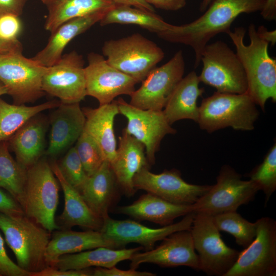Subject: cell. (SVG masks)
Instances as JSON below:
<instances>
[{
	"label": "cell",
	"mask_w": 276,
	"mask_h": 276,
	"mask_svg": "<svg viewBox=\"0 0 276 276\" xmlns=\"http://www.w3.org/2000/svg\"><path fill=\"white\" fill-rule=\"evenodd\" d=\"M266 0H214L204 13L188 24H171L170 28L157 33L161 39L190 47L195 54V68L200 63L201 53L209 42L220 33L231 31L238 16L261 11Z\"/></svg>",
	"instance_id": "obj_1"
},
{
	"label": "cell",
	"mask_w": 276,
	"mask_h": 276,
	"mask_svg": "<svg viewBox=\"0 0 276 276\" xmlns=\"http://www.w3.org/2000/svg\"><path fill=\"white\" fill-rule=\"evenodd\" d=\"M245 33V29L239 27L227 35L246 75V93L264 110L268 99L276 101V60L269 55V43L258 35L254 24L248 28V44L244 41Z\"/></svg>",
	"instance_id": "obj_2"
},
{
	"label": "cell",
	"mask_w": 276,
	"mask_h": 276,
	"mask_svg": "<svg viewBox=\"0 0 276 276\" xmlns=\"http://www.w3.org/2000/svg\"><path fill=\"white\" fill-rule=\"evenodd\" d=\"M0 229L15 256L17 264L29 276L48 267L45 254L51 232L25 214L13 216L2 213Z\"/></svg>",
	"instance_id": "obj_3"
},
{
	"label": "cell",
	"mask_w": 276,
	"mask_h": 276,
	"mask_svg": "<svg viewBox=\"0 0 276 276\" xmlns=\"http://www.w3.org/2000/svg\"><path fill=\"white\" fill-rule=\"evenodd\" d=\"M256 105L246 93L216 91L202 100L197 123L210 133L228 127L237 130H252L259 116Z\"/></svg>",
	"instance_id": "obj_4"
},
{
	"label": "cell",
	"mask_w": 276,
	"mask_h": 276,
	"mask_svg": "<svg viewBox=\"0 0 276 276\" xmlns=\"http://www.w3.org/2000/svg\"><path fill=\"white\" fill-rule=\"evenodd\" d=\"M59 188L47 159L40 158L27 169L22 210L25 215L51 233L60 229L55 219Z\"/></svg>",
	"instance_id": "obj_5"
},
{
	"label": "cell",
	"mask_w": 276,
	"mask_h": 276,
	"mask_svg": "<svg viewBox=\"0 0 276 276\" xmlns=\"http://www.w3.org/2000/svg\"><path fill=\"white\" fill-rule=\"evenodd\" d=\"M102 51L113 67L142 82L165 56L155 42L140 33L106 41Z\"/></svg>",
	"instance_id": "obj_6"
},
{
	"label": "cell",
	"mask_w": 276,
	"mask_h": 276,
	"mask_svg": "<svg viewBox=\"0 0 276 276\" xmlns=\"http://www.w3.org/2000/svg\"><path fill=\"white\" fill-rule=\"evenodd\" d=\"M202 68L200 82L216 91L242 94L247 92V82L243 67L236 53L222 41L207 44L200 58Z\"/></svg>",
	"instance_id": "obj_7"
},
{
	"label": "cell",
	"mask_w": 276,
	"mask_h": 276,
	"mask_svg": "<svg viewBox=\"0 0 276 276\" xmlns=\"http://www.w3.org/2000/svg\"><path fill=\"white\" fill-rule=\"evenodd\" d=\"M45 69L32 58L24 56L22 51L0 55V81L14 104L33 103L44 95L42 79Z\"/></svg>",
	"instance_id": "obj_8"
},
{
	"label": "cell",
	"mask_w": 276,
	"mask_h": 276,
	"mask_svg": "<svg viewBox=\"0 0 276 276\" xmlns=\"http://www.w3.org/2000/svg\"><path fill=\"white\" fill-rule=\"evenodd\" d=\"M259 191L251 180L242 179V176L233 168L225 165L217 177L216 183L192 204L193 211L212 216L237 211L240 206L254 200Z\"/></svg>",
	"instance_id": "obj_9"
},
{
	"label": "cell",
	"mask_w": 276,
	"mask_h": 276,
	"mask_svg": "<svg viewBox=\"0 0 276 276\" xmlns=\"http://www.w3.org/2000/svg\"><path fill=\"white\" fill-rule=\"evenodd\" d=\"M190 231L200 270L208 275L224 276L237 261L239 251L224 242L210 215L195 213Z\"/></svg>",
	"instance_id": "obj_10"
},
{
	"label": "cell",
	"mask_w": 276,
	"mask_h": 276,
	"mask_svg": "<svg viewBox=\"0 0 276 276\" xmlns=\"http://www.w3.org/2000/svg\"><path fill=\"white\" fill-rule=\"evenodd\" d=\"M256 236L224 276L276 275V221L268 217L256 222Z\"/></svg>",
	"instance_id": "obj_11"
},
{
	"label": "cell",
	"mask_w": 276,
	"mask_h": 276,
	"mask_svg": "<svg viewBox=\"0 0 276 276\" xmlns=\"http://www.w3.org/2000/svg\"><path fill=\"white\" fill-rule=\"evenodd\" d=\"M185 62L181 50L166 63L154 68L130 95V104L142 109L163 110L183 77Z\"/></svg>",
	"instance_id": "obj_12"
},
{
	"label": "cell",
	"mask_w": 276,
	"mask_h": 276,
	"mask_svg": "<svg viewBox=\"0 0 276 276\" xmlns=\"http://www.w3.org/2000/svg\"><path fill=\"white\" fill-rule=\"evenodd\" d=\"M84 64L82 56L75 51L63 55L57 62L46 67L43 91L58 98L61 103H80L87 96Z\"/></svg>",
	"instance_id": "obj_13"
},
{
	"label": "cell",
	"mask_w": 276,
	"mask_h": 276,
	"mask_svg": "<svg viewBox=\"0 0 276 276\" xmlns=\"http://www.w3.org/2000/svg\"><path fill=\"white\" fill-rule=\"evenodd\" d=\"M119 112L127 119L123 130L133 136L145 148L146 156L151 165L154 164L156 152L167 134L176 131L167 121L163 110L142 109L120 98L116 100Z\"/></svg>",
	"instance_id": "obj_14"
},
{
	"label": "cell",
	"mask_w": 276,
	"mask_h": 276,
	"mask_svg": "<svg viewBox=\"0 0 276 276\" xmlns=\"http://www.w3.org/2000/svg\"><path fill=\"white\" fill-rule=\"evenodd\" d=\"M137 190H143L169 202L178 204H192L210 189L212 186L187 182L180 172L173 169L159 174L153 173L149 168H144L133 178Z\"/></svg>",
	"instance_id": "obj_15"
},
{
	"label": "cell",
	"mask_w": 276,
	"mask_h": 276,
	"mask_svg": "<svg viewBox=\"0 0 276 276\" xmlns=\"http://www.w3.org/2000/svg\"><path fill=\"white\" fill-rule=\"evenodd\" d=\"M87 61L84 68L86 95L96 98L100 105L122 95L130 96L135 89L137 81L110 65L104 56L91 52Z\"/></svg>",
	"instance_id": "obj_16"
},
{
	"label": "cell",
	"mask_w": 276,
	"mask_h": 276,
	"mask_svg": "<svg viewBox=\"0 0 276 276\" xmlns=\"http://www.w3.org/2000/svg\"><path fill=\"white\" fill-rule=\"evenodd\" d=\"M195 215V212L190 213L180 221L158 228H150L131 220H116L108 216L104 219L100 232L112 240L117 249L136 243L147 251L175 232L190 229Z\"/></svg>",
	"instance_id": "obj_17"
},
{
	"label": "cell",
	"mask_w": 276,
	"mask_h": 276,
	"mask_svg": "<svg viewBox=\"0 0 276 276\" xmlns=\"http://www.w3.org/2000/svg\"><path fill=\"white\" fill-rule=\"evenodd\" d=\"M162 240L155 248L135 253L130 259V268L136 269L140 264L148 263L163 267L185 266L200 270L190 229L175 232Z\"/></svg>",
	"instance_id": "obj_18"
},
{
	"label": "cell",
	"mask_w": 276,
	"mask_h": 276,
	"mask_svg": "<svg viewBox=\"0 0 276 276\" xmlns=\"http://www.w3.org/2000/svg\"><path fill=\"white\" fill-rule=\"evenodd\" d=\"M79 103H60L53 112L47 155L58 156L76 142L83 132L85 117Z\"/></svg>",
	"instance_id": "obj_19"
},
{
	"label": "cell",
	"mask_w": 276,
	"mask_h": 276,
	"mask_svg": "<svg viewBox=\"0 0 276 276\" xmlns=\"http://www.w3.org/2000/svg\"><path fill=\"white\" fill-rule=\"evenodd\" d=\"M145 149L142 143L123 130L110 165L119 188L127 197L133 196L136 191L133 185L135 175L144 168H150Z\"/></svg>",
	"instance_id": "obj_20"
},
{
	"label": "cell",
	"mask_w": 276,
	"mask_h": 276,
	"mask_svg": "<svg viewBox=\"0 0 276 276\" xmlns=\"http://www.w3.org/2000/svg\"><path fill=\"white\" fill-rule=\"evenodd\" d=\"M50 164L64 194V210L56 221L60 228L71 229L79 226L87 230L101 231L104 219L91 211L80 193L65 180L58 163L54 160Z\"/></svg>",
	"instance_id": "obj_21"
},
{
	"label": "cell",
	"mask_w": 276,
	"mask_h": 276,
	"mask_svg": "<svg viewBox=\"0 0 276 276\" xmlns=\"http://www.w3.org/2000/svg\"><path fill=\"white\" fill-rule=\"evenodd\" d=\"M116 212L164 226L172 224L176 218L194 211L192 204L171 203L147 192L130 204L117 207Z\"/></svg>",
	"instance_id": "obj_22"
},
{
	"label": "cell",
	"mask_w": 276,
	"mask_h": 276,
	"mask_svg": "<svg viewBox=\"0 0 276 276\" xmlns=\"http://www.w3.org/2000/svg\"><path fill=\"white\" fill-rule=\"evenodd\" d=\"M46 249L45 258L52 267L62 255L77 253L99 247L116 248L113 242L100 231L76 232L63 229L54 232Z\"/></svg>",
	"instance_id": "obj_23"
},
{
	"label": "cell",
	"mask_w": 276,
	"mask_h": 276,
	"mask_svg": "<svg viewBox=\"0 0 276 276\" xmlns=\"http://www.w3.org/2000/svg\"><path fill=\"white\" fill-rule=\"evenodd\" d=\"M108 10L100 11L63 22L51 33L46 45L32 58L44 66L54 64L61 58L64 49L70 41L97 22H99Z\"/></svg>",
	"instance_id": "obj_24"
},
{
	"label": "cell",
	"mask_w": 276,
	"mask_h": 276,
	"mask_svg": "<svg viewBox=\"0 0 276 276\" xmlns=\"http://www.w3.org/2000/svg\"><path fill=\"white\" fill-rule=\"evenodd\" d=\"M119 188L110 164L105 160L88 176L80 193L91 211L104 219L109 216V209L117 200Z\"/></svg>",
	"instance_id": "obj_25"
},
{
	"label": "cell",
	"mask_w": 276,
	"mask_h": 276,
	"mask_svg": "<svg viewBox=\"0 0 276 276\" xmlns=\"http://www.w3.org/2000/svg\"><path fill=\"white\" fill-rule=\"evenodd\" d=\"M82 109L85 117L84 131L99 146L105 160L111 164L117 152L114 121L120 112L116 101L96 108L84 107Z\"/></svg>",
	"instance_id": "obj_26"
},
{
	"label": "cell",
	"mask_w": 276,
	"mask_h": 276,
	"mask_svg": "<svg viewBox=\"0 0 276 276\" xmlns=\"http://www.w3.org/2000/svg\"><path fill=\"white\" fill-rule=\"evenodd\" d=\"M47 123L39 114L28 120L8 140L10 150L17 162L26 169L41 157L45 147Z\"/></svg>",
	"instance_id": "obj_27"
},
{
	"label": "cell",
	"mask_w": 276,
	"mask_h": 276,
	"mask_svg": "<svg viewBox=\"0 0 276 276\" xmlns=\"http://www.w3.org/2000/svg\"><path fill=\"white\" fill-rule=\"evenodd\" d=\"M200 82L196 72L192 71L178 83L163 110L171 125L183 119H190L198 123L197 100L204 92L203 88L199 86Z\"/></svg>",
	"instance_id": "obj_28"
},
{
	"label": "cell",
	"mask_w": 276,
	"mask_h": 276,
	"mask_svg": "<svg viewBox=\"0 0 276 276\" xmlns=\"http://www.w3.org/2000/svg\"><path fill=\"white\" fill-rule=\"evenodd\" d=\"M142 249V246L129 249L99 247L62 255L52 267L61 270L82 269L92 266L111 268L121 261L130 260L135 253Z\"/></svg>",
	"instance_id": "obj_29"
},
{
	"label": "cell",
	"mask_w": 276,
	"mask_h": 276,
	"mask_svg": "<svg viewBox=\"0 0 276 276\" xmlns=\"http://www.w3.org/2000/svg\"><path fill=\"white\" fill-rule=\"evenodd\" d=\"M114 5L105 0H56L48 7L44 28L51 33L67 20L108 10Z\"/></svg>",
	"instance_id": "obj_30"
},
{
	"label": "cell",
	"mask_w": 276,
	"mask_h": 276,
	"mask_svg": "<svg viewBox=\"0 0 276 276\" xmlns=\"http://www.w3.org/2000/svg\"><path fill=\"white\" fill-rule=\"evenodd\" d=\"M101 26L110 24L135 25L156 34L170 28L171 24L152 12L129 5H114L99 21Z\"/></svg>",
	"instance_id": "obj_31"
},
{
	"label": "cell",
	"mask_w": 276,
	"mask_h": 276,
	"mask_svg": "<svg viewBox=\"0 0 276 276\" xmlns=\"http://www.w3.org/2000/svg\"><path fill=\"white\" fill-rule=\"evenodd\" d=\"M61 102L52 100L32 106L10 104L0 98V142L8 140L28 120L44 110L57 108Z\"/></svg>",
	"instance_id": "obj_32"
},
{
	"label": "cell",
	"mask_w": 276,
	"mask_h": 276,
	"mask_svg": "<svg viewBox=\"0 0 276 276\" xmlns=\"http://www.w3.org/2000/svg\"><path fill=\"white\" fill-rule=\"evenodd\" d=\"M27 171L11 155L8 142H0V188L5 190L21 208Z\"/></svg>",
	"instance_id": "obj_33"
},
{
	"label": "cell",
	"mask_w": 276,
	"mask_h": 276,
	"mask_svg": "<svg viewBox=\"0 0 276 276\" xmlns=\"http://www.w3.org/2000/svg\"><path fill=\"white\" fill-rule=\"evenodd\" d=\"M213 217L215 225L219 231L232 235L236 243L244 248L247 247L256 236V224L245 218L237 211L228 212Z\"/></svg>",
	"instance_id": "obj_34"
},
{
	"label": "cell",
	"mask_w": 276,
	"mask_h": 276,
	"mask_svg": "<svg viewBox=\"0 0 276 276\" xmlns=\"http://www.w3.org/2000/svg\"><path fill=\"white\" fill-rule=\"evenodd\" d=\"M247 176L259 190L264 192L266 204L276 189L275 143L267 153L262 163L255 167Z\"/></svg>",
	"instance_id": "obj_35"
},
{
	"label": "cell",
	"mask_w": 276,
	"mask_h": 276,
	"mask_svg": "<svg viewBox=\"0 0 276 276\" xmlns=\"http://www.w3.org/2000/svg\"><path fill=\"white\" fill-rule=\"evenodd\" d=\"M75 147L88 176L95 173L105 161L99 146L84 130Z\"/></svg>",
	"instance_id": "obj_36"
},
{
	"label": "cell",
	"mask_w": 276,
	"mask_h": 276,
	"mask_svg": "<svg viewBox=\"0 0 276 276\" xmlns=\"http://www.w3.org/2000/svg\"><path fill=\"white\" fill-rule=\"evenodd\" d=\"M58 164L65 180L80 192L88 176L84 169L75 147H71Z\"/></svg>",
	"instance_id": "obj_37"
},
{
	"label": "cell",
	"mask_w": 276,
	"mask_h": 276,
	"mask_svg": "<svg viewBox=\"0 0 276 276\" xmlns=\"http://www.w3.org/2000/svg\"><path fill=\"white\" fill-rule=\"evenodd\" d=\"M22 29L21 22L18 16L6 14L0 17V38L3 40L13 42L17 38Z\"/></svg>",
	"instance_id": "obj_38"
},
{
	"label": "cell",
	"mask_w": 276,
	"mask_h": 276,
	"mask_svg": "<svg viewBox=\"0 0 276 276\" xmlns=\"http://www.w3.org/2000/svg\"><path fill=\"white\" fill-rule=\"evenodd\" d=\"M0 273L4 276H29L8 256L4 245V240L0 234Z\"/></svg>",
	"instance_id": "obj_39"
},
{
	"label": "cell",
	"mask_w": 276,
	"mask_h": 276,
	"mask_svg": "<svg viewBox=\"0 0 276 276\" xmlns=\"http://www.w3.org/2000/svg\"><path fill=\"white\" fill-rule=\"evenodd\" d=\"M156 274L147 271H139L130 268L121 270L113 266L111 268L97 267L93 269V276H154Z\"/></svg>",
	"instance_id": "obj_40"
},
{
	"label": "cell",
	"mask_w": 276,
	"mask_h": 276,
	"mask_svg": "<svg viewBox=\"0 0 276 276\" xmlns=\"http://www.w3.org/2000/svg\"><path fill=\"white\" fill-rule=\"evenodd\" d=\"M93 271L89 268L61 270L48 266L40 271L31 273L30 276H90L93 275Z\"/></svg>",
	"instance_id": "obj_41"
},
{
	"label": "cell",
	"mask_w": 276,
	"mask_h": 276,
	"mask_svg": "<svg viewBox=\"0 0 276 276\" xmlns=\"http://www.w3.org/2000/svg\"><path fill=\"white\" fill-rule=\"evenodd\" d=\"M0 213L9 215L25 214L20 204L8 193L0 188Z\"/></svg>",
	"instance_id": "obj_42"
},
{
	"label": "cell",
	"mask_w": 276,
	"mask_h": 276,
	"mask_svg": "<svg viewBox=\"0 0 276 276\" xmlns=\"http://www.w3.org/2000/svg\"><path fill=\"white\" fill-rule=\"evenodd\" d=\"M27 0H0V17L6 14L19 16Z\"/></svg>",
	"instance_id": "obj_43"
},
{
	"label": "cell",
	"mask_w": 276,
	"mask_h": 276,
	"mask_svg": "<svg viewBox=\"0 0 276 276\" xmlns=\"http://www.w3.org/2000/svg\"><path fill=\"white\" fill-rule=\"evenodd\" d=\"M149 5L155 8L166 11H175L183 8L186 0H144Z\"/></svg>",
	"instance_id": "obj_44"
},
{
	"label": "cell",
	"mask_w": 276,
	"mask_h": 276,
	"mask_svg": "<svg viewBox=\"0 0 276 276\" xmlns=\"http://www.w3.org/2000/svg\"><path fill=\"white\" fill-rule=\"evenodd\" d=\"M114 5H129L148 11L155 12L154 7L144 0H105Z\"/></svg>",
	"instance_id": "obj_45"
},
{
	"label": "cell",
	"mask_w": 276,
	"mask_h": 276,
	"mask_svg": "<svg viewBox=\"0 0 276 276\" xmlns=\"http://www.w3.org/2000/svg\"><path fill=\"white\" fill-rule=\"evenodd\" d=\"M260 14L265 20L272 21L276 18V0H266L260 11Z\"/></svg>",
	"instance_id": "obj_46"
},
{
	"label": "cell",
	"mask_w": 276,
	"mask_h": 276,
	"mask_svg": "<svg viewBox=\"0 0 276 276\" xmlns=\"http://www.w3.org/2000/svg\"><path fill=\"white\" fill-rule=\"evenodd\" d=\"M16 51H22V45L19 41L10 42L0 38V55Z\"/></svg>",
	"instance_id": "obj_47"
},
{
	"label": "cell",
	"mask_w": 276,
	"mask_h": 276,
	"mask_svg": "<svg viewBox=\"0 0 276 276\" xmlns=\"http://www.w3.org/2000/svg\"><path fill=\"white\" fill-rule=\"evenodd\" d=\"M258 35L264 40L268 42L269 44L274 45L276 43V31L268 30L264 26H260L257 29Z\"/></svg>",
	"instance_id": "obj_48"
},
{
	"label": "cell",
	"mask_w": 276,
	"mask_h": 276,
	"mask_svg": "<svg viewBox=\"0 0 276 276\" xmlns=\"http://www.w3.org/2000/svg\"><path fill=\"white\" fill-rule=\"evenodd\" d=\"M214 0H202L200 5L199 10L201 12H204Z\"/></svg>",
	"instance_id": "obj_49"
},
{
	"label": "cell",
	"mask_w": 276,
	"mask_h": 276,
	"mask_svg": "<svg viewBox=\"0 0 276 276\" xmlns=\"http://www.w3.org/2000/svg\"><path fill=\"white\" fill-rule=\"evenodd\" d=\"M7 94V90L5 85L0 81V97L2 95Z\"/></svg>",
	"instance_id": "obj_50"
},
{
	"label": "cell",
	"mask_w": 276,
	"mask_h": 276,
	"mask_svg": "<svg viewBox=\"0 0 276 276\" xmlns=\"http://www.w3.org/2000/svg\"><path fill=\"white\" fill-rule=\"evenodd\" d=\"M41 2L48 7L52 4L56 0H41Z\"/></svg>",
	"instance_id": "obj_51"
},
{
	"label": "cell",
	"mask_w": 276,
	"mask_h": 276,
	"mask_svg": "<svg viewBox=\"0 0 276 276\" xmlns=\"http://www.w3.org/2000/svg\"><path fill=\"white\" fill-rule=\"evenodd\" d=\"M0 276H2L1 274L0 273Z\"/></svg>",
	"instance_id": "obj_52"
}]
</instances>
